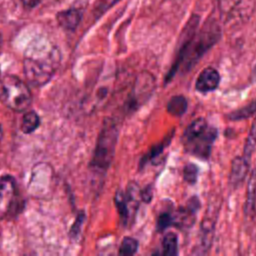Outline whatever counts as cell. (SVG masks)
I'll return each instance as SVG.
<instances>
[{
    "label": "cell",
    "instance_id": "obj_1",
    "mask_svg": "<svg viewBox=\"0 0 256 256\" xmlns=\"http://www.w3.org/2000/svg\"><path fill=\"white\" fill-rule=\"evenodd\" d=\"M199 24V16L193 15L181 34V45L177 58L166 76V82L175 75L178 68L183 66L184 70H189L209 50L220 38V28L210 20L206 25L197 32Z\"/></svg>",
    "mask_w": 256,
    "mask_h": 256
},
{
    "label": "cell",
    "instance_id": "obj_2",
    "mask_svg": "<svg viewBox=\"0 0 256 256\" xmlns=\"http://www.w3.org/2000/svg\"><path fill=\"white\" fill-rule=\"evenodd\" d=\"M60 60L59 50L50 42H32L24 54L23 69L26 80L35 87L45 85L58 69Z\"/></svg>",
    "mask_w": 256,
    "mask_h": 256
},
{
    "label": "cell",
    "instance_id": "obj_3",
    "mask_svg": "<svg viewBox=\"0 0 256 256\" xmlns=\"http://www.w3.org/2000/svg\"><path fill=\"white\" fill-rule=\"evenodd\" d=\"M0 100L9 109L25 111L31 104L32 95L28 86L14 75H5L0 80Z\"/></svg>",
    "mask_w": 256,
    "mask_h": 256
},
{
    "label": "cell",
    "instance_id": "obj_4",
    "mask_svg": "<svg viewBox=\"0 0 256 256\" xmlns=\"http://www.w3.org/2000/svg\"><path fill=\"white\" fill-rule=\"evenodd\" d=\"M119 128L113 121H106L101 129L91 160V167L105 171L109 168L115 155Z\"/></svg>",
    "mask_w": 256,
    "mask_h": 256
},
{
    "label": "cell",
    "instance_id": "obj_5",
    "mask_svg": "<svg viewBox=\"0 0 256 256\" xmlns=\"http://www.w3.org/2000/svg\"><path fill=\"white\" fill-rule=\"evenodd\" d=\"M155 88V79L152 74L148 72H143L140 74L134 84L129 102L128 107L129 109L138 108L143 102H145Z\"/></svg>",
    "mask_w": 256,
    "mask_h": 256
},
{
    "label": "cell",
    "instance_id": "obj_6",
    "mask_svg": "<svg viewBox=\"0 0 256 256\" xmlns=\"http://www.w3.org/2000/svg\"><path fill=\"white\" fill-rule=\"evenodd\" d=\"M217 137V130L213 127H207L206 130L196 137L194 140L184 145L190 153L200 158L206 159L209 157L212 144Z\"/></svg>",
    "mask_w": 256,
    "mask_h": 256
},
{
    "label": "cell",
    "instance_id": "obj_7",
    "mask_svg": "<svg viewBox=\"0 0 256 256\" xmlns=\"http://www.w3.org/2000/svg\"><path fill=\"white\" fill-rule=\"evenodd\" d=\"M16 198V182L11 175L0 178V219L10 212Z\"/></svg>",
    "mask_w": 256,
    "mask_h": 256
},
{
    "label": "cell",
    "instance_id": "obj_8",
    "mask_svg": "<svg viewBox=\"0 0 256 256\" xmlns=\"http://www.w3.org/2000/svg\"><path fill=\"white\" fill-rule=\"evenodd\" d=\"M220 83V75L215 68L207 67L201 71L196 79L195 88L201 93L215 90Z\"/></svg>",
    "mask_w": 256,
    "mask_h": 256
},
{
    "label": "cell",
    "instance_id": "obj_9",
    "mask_svg": "<svg viewBox=\"0 0 256 256\" xmlns=\"http://www.w3.org/2000/svg\"><path fill=\"white\" fill-rule=\"evenodd\" d=\"M249 168V162L243 156H237L233 159L229 175V182L232 186L237 187L244 180Z\"/></svg>",
    "mask_w": 256,
    "mask_h": 256
},
{
    "label": "cell",
    "instance_id": "obj_10",
    "mask_svg": "<svg viewBox=\"0 0 256 256\" xmlns=\"http://www.w3.org/2000/svg\"><path fill=\"white\" fill-rule=\"evenodd\" d=\"M256 0H220L221 8L227 10L230 15H244L253 10Z\"/></svg>",
    "mask_w": 256,
    "mask_h": 256
},
{
    "label": "cell",
    "instance_id": "obj_11",
    "mask_svg": "<svg viewBox=\"0 0 256 256\" xmlns=\"http://www.w3.org/2000/svg\"><path fill=\"white\" fill-rule=\"evenodd\" d=\"M81 17V11L75 8L61 11L56 16L59 25L67 30H74L80 23Z\"/></svg>",
    "mask_w": 256,
    "mask_h": 256
},
{
    "label": "cell",
    "instance_id": "obj_12",
    "mask_svg": "<svg viewBox=\"0 0 256 256\" xmlns=\"http://www.w3.org/2000/svg\"><path fill=\"white\" fill-rule=\"evenodd\" d=\"M208 127L207 122L204 118H197L195 119L190 125L187 126L185 129L183 136H182V141L183 144L186 145L192 140H194L196 137H198L200 134H202L206 128Z\"/></svg>",
    "mask_w": 256,
    "mask_h": 256
},
{
    "label": "cell",
    "instance_id": "obj_13",
    "mask_svg": "<svg viewBox=\"0 0 256 256\" xmlns=\"http://www.w3.org/2000/svg\"><path fill=\"white\" fill-rule=\"evenodd\" d=\"M255 203H256V170L253 171L248 182L246 202L244 205V211L246 215L253 213L255 209Z\"/></svg>",
    "mask_w": 256,
    "mask_h": 256
},
{
    "label": "cell",
    "instance_id": "obj_14",
    "mask_svg": "<svg viewBox=\"0 0 256 256\" xmlns=\"http://www.w3.org/2000/svg\"><path fill=\"white\" fill-rule=\"evenodd\" d=\"M188 107L187 100L182 95H175L170 98L167 103V111L173 116L183 115Z\"/></svg>",
    "mask_w": 256,
    "mask_h": 256
},
{
    "label": "cell",
    "instance_id": "obj_15",
    "mask_svg": "<svg viewBox=\"0 0 256 256\" xmlns=\"http://www.w3.org/2000/svg\"><path fill=\"white\" fill-rule=\"evenodd\" d=\"M174 132V131H173ZM173 132H172V134H170V135H168L162 142H160V143H158V144H156V145H154L150 150H149V152L140 160V164H139V167H141V168H143L144 166H145V164L146 163H148L149 161H152V160H154L155 158H157L162 152H163V150L165 149V147L166 146H168V144L170 143V140H171V138H173Z\"/></svg>",
    "mask_w": 256,
    "mask_h": 256
},
{
    "label": "cell",
    "instance_id": "obj_16",
    "mask_svg": "<svg viewBox=\"0 0 256 256\" xmlns=\"http://www.w3.org/2000/svg\"><path fill=\"white\" fill-rule=\"evenodd\" d=\"M162 249L165 256H174L178 254V237L175 233L168 232L164 235Z\"/></svg>",
    "mask_w": 256,
    "mask_h": 256
},
{
    "label": "cell",
    "instance_id": "obj_17",
    "mask_svg": "<svg viewBox=\"0 0 256 256\" xmlns=\"http://www.w3.org/2000/svg\"><path fill=\"white\" fill-rule=\"evenodd\" d=\"M40 124V118L35 111H28L24 114L21 122V130L25 134L35 131Z\"/></svg>",
    "mask_w": 256,
    "mask_h": 256
},
{
    "label": "cell",
    "instance_id": "obj_18",
    "mask_svg": "<svg viewBox=\"0 0 256 256\" xmlns=\"http://www.w3.org/2000/svg\"><path fill=\"white\" fill-rule=\"evenodd\" d=\"M114 201H115V205L118 211V214L120 215V218L122 219L123 223L126 224L127 220L129 219V208H128V203L125 197V194L122 191H117L114 197Z\"/></svg>",
    "mask_w": 256,
    "mask_h": 256
},
{
    "label": "cell",
    "instance_id": "obj_19",
    "mask_svg": "<svg viewBox=\"0 0 256 256\" xmlns=\"http://www.w3.org/2000/svg\"><path fill=\"white\" fill-rule=\"evenodd\" d=\"M254 113H256V99L250 102L248 105H245L233 112H231L228 115V118L230 120H241V119H246L252 116Z\"/></svg>",
    "mask_w": 256,
    "mask_h": 256
},
{
    "label": "cell",
    "instance_id": "obj_20",
    "mask_svg": "<svg viewBox=\"0 0 256 256\" xmlns=\"http://www.w3.org/2000/svg\"><path fill=\"white\" fill-rule=\"evenodd\" d=\"M256 147V119L254 120L250 132L248 134V137L246 139L245 145H244V149H243V158L249 162L250 157L254 151Z\"/></svg>",
    "mask_w": 256,
    "mask_h": 256
},
{
    "label": "cell",
    "instance_id": "obj_21",
    "mask_svg": "<svg viewBox=\"0 0 256 256\" xmlns=\"http://www.w3.org/2000/svg\"><path fill=\"white\" fill-rule=\"evenodd\" d=\"M127 203H128V208L130 211V208L136 210L138 207V204L140 202V189L136 185V183H130L127 188V192L125 194Z\"/></svg>",
    "mask_w": 256,
    "mask_h": 256
},
{
    "label": "cell",
    "instance_id": "obj_22",
    "mask_svg": "<svg viewBox=\"0 0 256 256\" xmlns=\"http://www.w3.org/2000/svg\"><path fill=\"white\" fill-rule=\"evenodd\" d=\"M138 249V241L132 237H124L120 247L119 254L123 256H130L137 252Z\"/></svg>",
    "mask_w": 256,
    "mask_h": 256
},
{
    "label": "cell",
    "instance_id": "obj_23",
    "mask_svg": "<svg viewBox=\"0 0 256 256\" xmlns=\"http://www.w3.org/2000/svg\"><path fill=\"white\" fill-rule=\"evenodd\" d=\"M197 175H198V168L193 163H188L185 165L183 169V178L184 180L189 183L190 185H193L197 181Z\"/></svg>",
    "mask_w": 256,
    "mask_h": 256
},
{
    "label": "cell",
    "instance_id": "obj_24",
    "mask_svg": "<svg viewBox=\"0 0 256 256\" xmlns=\"http://www.w3.org/2000/svg\"><path fill=\"white\" fill-rule=\"evenodd\" d=\"M171 225H173V216L171 213L163 212L158 216L157 224H156V228L158 232L164 231L166 228H168Z\"/></svg>",
    "mask_w": 256,
    "mask_h": 256
},
{
    "label": "cell",
    "instance_id": "obj_25",
    "mask_svg": "<svg viewBox=\"0 0 256 256\" xmlns=\"http://www.w3.org/2000/svg\"><path fill=\"white\" fill-rule=\"evenodd\" d=\"M120 0H98V2L95 5V14L98 16L103 14L106 10L111 8L113 5H115Z\"/></svg>",
    "mask_w": 256,
    "mask_h": 256
},
{
    "label": "cell",
    "instance_id": "obj_26",
    "mask_svg": "<svg viewBox=\"0 0 256 256\" xmlns=\"http://www.w3.org/2000/svg\"><path fill=\"white\" fill-rule=\"evenodd\" d=\"M152 196H153V190H152V186L151 185L146 186L143 190L140 191L141 200L144 201L145 203H149L151 201V199H152Z\"/></svg>",
    "mask_w": 256,
    "mask_h": 256
},
{
    "label": "cell",
    "instance_id": "obj_27",
    "mask_svg": "<svg viewBox=\"0 0 256 256\" xmlns=\"http://www.w3.org/2000/svg\"><path fill=\"white\" fill-rule=\"evenodd\" d=\"M83 219H84V215H83V214L79 215L77 221L75 222V224H74L73 227L71 228V233H72V235H75V234H78V233H79V230H80L79 228L81 227V223H82Z\"/></svg>",
    "mask_w": 256,
    "mask_h": 256
},
{
    "label": "cell",
    "instance_id": "obj_28",
    "mask_svg": "<svg viewBox=\"0 0 256 256\" xmlns=\"http://www.w3.org/2000/svg\"><path fill=\"white\" fill-rule=\"evenodd\" d=\"M22 2H23V4H24L26 7L32 8V7L36 6V5L40 2V0H22Z\"/></svg>",
    "mask_w": 256,
    "mask_h": 256
},
{
    "label": "cell",
    "instance_id": "obj_29",
    "mask_svg": "<svg viewBox=\"0 0 256 256\" xmlns=\"http://www.w3.org/2000/svg\"><path fill=\"white\" fill-rule=\"evenodd\" d=\"M251 78H252V80H253L254 82H256V64H255V66H254V68H253V70H252V76H251Z\"/></svg>",
    "mask_w": 256,
    "mask_h": 256
},
{
    "label": "cell",
    "instance_id": "obj_30",
    "mask_svg": "<svg viewBox=\"0 0 256 256\" xmlns=\"http://www.w3.org/2000/svg\"><path fill=\"white\" fill-rule=\"evenodd\" d=\"M2 136H3V131H2V127H1V125H0V142H1Z\"/></svg>",
    "mask_w": 256,
    "mask_h": 256
},
{
    "label": "cell",
    "instance_id": "obj_31",
    "mask_svg": "<svg viewBox=\"0 0 256 256\" xmlns=\"http://www.w3.org/2000/svg\"><path fill=\"white\" fill-rule=\"evenodd\" d=\"M0 48H1V35H0Z\"/></svg>",
    "mask_w": 256,
    "mask_h": 256
},
{
    "label": "cell",
    "instance_id": "obj_32",
    "mask_svg": "<svg viewBox=\"0 0 256 256\" xmlns=\"http://www.w3.org/2000/svg\"><path fill=\"white\" fill-rule=\"evenodd\" d=\"M0 80H1V73H0Z\"/></svg>",
    "mask_w": 256,
    "mask_h": 256
}]
</instances>
